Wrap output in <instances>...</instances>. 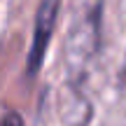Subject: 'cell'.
Here are the masks:
<instances>
[{
    "instance_id": "cell-1",
    "label": "cell",
    "mask_w": 126,
    "mask_h": 126,
    "mask_svg": "<svg viewBox=\"0 0 126 126\" xmlns=\"http://www.w3.org/2000/svg\"><path fill=\"white\" fill-rule=\"evenodd\" d=\"M100 5L103 0H79L72 16V28L68 35V65L72 75H84L91 56L98 49L100 33Z\"/></svg>"
},
{
    "instance_id": "cell-2",
    "label": "cell",
    "mask_w": 126,
    "mask_h": 126,
    "mask_svg": "<svg viewBox=\"0 0 126 126\" xmlns=\"http://www.w3.org/2000/svg\"><path fill=\"white\" fill-rule=\"evenodd\" d=\"M56 14H59V0H42L37 16H35V37H33L31 54H28V72L31 75L42 63V56H45V49L49 45L51 31H54V23H56Z\"/></svg>"
},
{
    "instance_id": "cell-3",
    "label": "cell",
    "mask_w": 126,
    "mask_h": 126,
    "mask_svg": "<svg viewBox=\"0 0 126 126\" xmlns=\"http://www.w3.org/2000/svg\"><path fill=\"white\" fill-rule=\"evenodd\" d=\"M0 126H23V122H21V117H19L16 112H9V114H5V117H2Z\"/></svg>"
}]
</instances>
